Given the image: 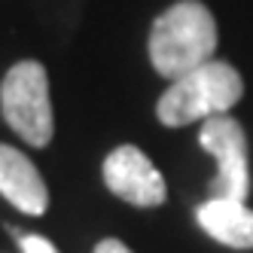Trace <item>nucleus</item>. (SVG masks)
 Listing matches in <instances>:
<instances>
[{
    "label": "nucleus",
    "mask_w": 253,
    "mask_h": 253,
    "mask_svg": "<svg viewBox=\"0 0 253 253\" xmlns=\"http://www.w3.org/2000/svg\"><path fill=\"white\" fill-rule=\"evenodd\" d=\"M244 95L241 74L229 61H208L189 74L171 80L165 95L159 98V122L168 128H180L189 122H205L211 116L229 113Z\"/></svg>",
    "instance_id": "f03ea898"
},
{
    "label": "nucleus",
    "mask_w": 253,
    "mask_h": 253,
    "mask_svg": "<svg viewBox=\"0 0 253 253\" xmlns=\"http://www.w3.org/2000/svg\"><path fill=\"white\" fill-rule=\"evenodd\" d=\"M216 40L220 34L211 9L198 0H180L159 15L150 31V61L156 74L177 80L213 61Z\"/></svg>",
    "instance_id": "f257e3e1"
},
{
    "label": "nucleus",
    "mask_w": 253,
    "mask_h": 253,
    "mask_svg": "<svg viewBox=\"0 0 253 253\" xmlns=\"http://www.w3.org/2000/svg\"><path fill=\"white\" fill-rule=\"evenodd\" d=\"M0 195L22 213L40 216L49 208V189L34 162L9 143H0Z\"/></svg>",
    "instance_id": "423d86ee"
},
{
    "label": "nucleus",
    "mask_w": 253,
    "mask_h": 253,
    "mask_svg": "<svg viewBox=\"0 0 253 253\" xmlns=\"http://www.w3.org/2000/svg\"><path fill=\"white\" fill-rule=\"evenodd\" d=\"M195 216H198V226L213 241H220L226 247H238V250L253 247V211L247 208V202H238V198H208L205 205H198Z\"/></svg>",
    "instance_id": "0eeeda50"
},
{
    "label": "nucleus",
    "mask_w": 253,
    "mask_h": 253,
    "mask_svg": "<svg viewBox=\"0 0 253 253\" xmlns=\"http://www.w3.org/2000/svg\"><path fill=\"white\" fill-rule=\"evenodd\" d=\"M104 183L122 202L137 208H156L165 202V180L159 168L147 153L131 143H122L104 159Z\"/></svg>",
    "instance_id": "39448f33"
},
{
    "label": "nucleus",
    "mask_w": 253,
    "mask_h": 253,
    "mask_svg": "<svg viewBox=\"0 0 253 253\" xmlns=\"http://www.w3.org/2000/svg\"><path fill=\"white\" fill-rule=\"evenodd\" d=\"M95 253H131V250L125 247L122 241H116V238H104V241L95 247Z\"/></svg>",
    "instance_id": "1a4fd4ad"
},
{
    "label": "nucleus",
    "mask_w": 253,
    "mask_h": 253,
    "mask_svg": "<svg viewBox=\"0 0 253 253\" xmlns=\"http://www.w3.org/2000/svg\"><path fill=\"white\" fill-rule=\"evenodd\" d=\"M0 110L6 125L31 147H46L55 131L49 77L40 61H19L0 83Z\"/></svg>",
    "instance_id": "7ed1b4c3"
},
{
    "label": "nucleus",
    "mask_w": 253,
    "mask_h": 253,
    "mask_svg": "<svg viewBox=\"0 0 253 253\" xmlns=\"http://www.w3.org/2000/svg\"><path fill=\"white\" fill-rule=\"evenodd\" d=\"M22 253H58L55 244L43 235H25L22 238Z\"/></svg>",
    "instance_id": "6e6552de"
},
{
    "label": "nucleus",
    "mask_w": 253,
    "mask_h": 253,
    "mask_svg": "<svg viewBox=\"0 0 253 253\" xmlns=\"http://www.w3.org/2000/svg\"><path fill=\"white\" fill-rule=\"evenodd\" d=\"M198 143L216 159L211 198H238V202H244L250 192V177H247V137L238 119H232L229 113L205 119L202 131H198Z\"/></svg>",
    "instance_id": "20e7f679"
}]
</instances>
